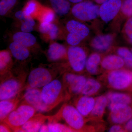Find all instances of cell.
Wrapping results in <instances>:
<instances>
[{"instance_id": "cell-35", "label": "cell", "mask_w": 132, "mask_h": 132, "mask_svg": "<svg viewBox=\"0 0 132 132\" xmlns=\"http://www.w3.org/2000/svg\"><path fill=\"white\" fill-rule=\"evenodd\" d=\"M59 27L56 24L52 23L51 28L46 35L48 39L53 40L56 39L59 35Z\"/></svg>"}, {"instance_id": "cell-44", "label": "cell", "mask_w": 132, "mask_h": 132, "mask_svg": "<svg viewBox=\"0 0 132 132\" xmlns=\"http://www.w3.org/2000/svg\"><path fill=\"white\" fill-rule=\"evenodd\" d=\"M131 42L132 43V39H131Z\"/></svg>"}, {"instance_id": "cell-34", "label": "cell", "mask_w": 132, "mask_h": 132, "mask_svg": "<svg viewBox=\"0 0 132 132\" xmlns=\"http://www.w3.org/2000/svg\"><path fill=\"white\" fill-rule=\"evenodd\" d=\"M121 9L125 15L132 16V0H124Z\"/></svg>"}, {"instance_id": "cell-9", "label": "cell", "mask_w": 132, "mask_h": 132, "mask_svg": "<svg viewBox=\"0 0 132 132\" xmlns=\"http://www.w3.org/2000/svg\"><path fill=\"white\" fill-rule=\"evenodd\" d=\"M66 28L69 34L67 41L71 46H77L89 34V28L85 24L75 20L68 22Z\"/></svg>"}, {"instance_id": "cell-43", "label": "cell", "mask_w": 132, "mask_h": 132, "mask_svg": "<svg viewBox=\"0 0 132 132\" xmlns=\"http://www.w3.org/2000/svg\"><path fill=\"white\" fill-rule=\"evenodd\" d=\"M70 3H75V4H76V3H79L81 2L84 1L85 0H68Z\"/></svg>"}, {"instance_id": "cell-21", "label": "cell", "mask_w": 132, "mask_h": 132, "mask_svg": "<svg viewBox=\"0 0 132 132\" xmlns=\"http://www.w3.org/2000/svg\"><path fill=\"white\" fill-rule=\"evenodd\" d=\"M125 62L119 55H109L102 60L101 65L102 68L108 71L120 69L124 67Z\"/></svg>"}, {"instance_id": "cell-6", "label": "cell", "mask_w": 132, "mask_h": 132, "mask_svg": "<svg viewBox=\"0 0 132 132\" xmlns=\"http://www.w3.org/2000/svg\"><path fill=\"white\" fill-rule=\"evenodd\" d=\"M57 72L44 67L34 69L29 74L24 91L29 88H40L54 79Z\"/></svg>"}, {"instance_id": "cell-28", "label": "cell", "mask_w": 132, "mask_h": 132, "mask_svg": "<svg viewBox=\"0 0 132 132\" xmlns=\"http://www.w3.org/2000/svg\"><path fill=\"white\" fill-rule=\"evenodd\" d=\"M47 125L49 132H75L68 125H63L58 122L48 123Z\"/></svg>"}, {"instance_id": "cell-3", "label": "cell", "mask_w": 132, "mask_h": 132, "mask_svg": "<svg viewBox=\"0 0 132 132\" xmlns=\"http://www.w3.org/2000/svg\"><path fill=\"white\" fill-rule=\"evenodd\" d=\"M100 79L107 87L113 90L132 92L131 72L125 69L109 71Z\"/></svg>"}, {"instance_id": "cell-18", "label": "cell", "mask_w": 132, "mask_h": 132, "mask_svg": "<svg viewBox=\"0 0 132 132\" xmlns=\"http://www.w3.org/2000/svg\"><path fill=\"white\" fill-rule=\"evenodd\" d=\"M132 92L119 93L110 92L106 95L108 100V106L109 110L115 104H123L132 106Z\"/></svg>"}, {"instance_id": "cell-11", "label": "cell", "mask_w": 132, "mask_h": 132, "mask_svg": "<svg viewBox=\"0 0 132 132\" xmlns=\"http://www.w3.org/2000/svg\"><path fill=\"white\" fill-rule=\"evenodd\" d=\"M110 111L108 119L112 124H125L132 117V106L127 104H115Z\"/></svg>"}, {"instance_id": "cell-42", "label": "cell", "mask_w": 132, "mask_h": 132, "mask_svg": "<svg viewBox=\"0 0 132 132\" xmlns=\"http://www.w3.org/2000/svg\"><path fill=\"white\" fill-rule=\"evenodd\" d=\"M109 0H94L95 1V2L99 4H102L106 2L107 1H108Z\"/></svg>"}, {"instance_id": "cell-31", "label": "cell", "mask_w": 132, "mask_h": 132, "mask_svg": "<svg viewBox=\"0 0 132 132\" xmlns=\"http://www.w3.org/2000/svg\"><path fill=\"white\" fill-rule=\"evenodd\" d=\"M40 4L35 0H31L27 3L22 10L27 16H31L40 7Z\"/></svg>"}, {"instance_id": "cell-19", "label": "cell", "mask_w": 132, "mask_h": 132, "mask_svg": "<svg viewBox=\"0 0 132 132\" xmlns=\"http://www.w3.org/2000/svg\"><path fill=\"white\" fill-rule=\"evenodd\" d=\"M21 94L18 96L8 100H3L0 102V121L1 122L6 118L10 113L19 105L22 100Z\"/></svg>"}, {"instance_id": "cell-13", "label": "cell", "mask_w": 132, "mask_h": 132, "mask_svg": "<svg viewBox=\"0 0 132 132\" xmlns=\"http://www.w3.org/2000/svg\"><path fill=\"white\" fill-rule=\"evenodd\" d=\"M122 3L121 0H109L102 4L99 10L102 20L107 22L113 19L121 9Z\"/></svg>"}, {"instance_id": "cell-4", "label": "cell", "mask_w": 132, "mask_h": 132, "mask_svg": "<svg viewBox=\"0 0 132 132\" xmlns=\"http://www.w3.org/2000/svg\"><path fill=\"white\" fill-rule=\"evenodd\" d=\"M41 96L50 111L62 102L68 100L63 83L57 79L42 88Z\"/></svg>"}, {"instance_id": "cell-2", "label": "cell", "mask_w": 132, "mask_h": 132, "mask_svg": "<svg viewBox=\"0 0 132 132\" xmlns=\"http://www.w3.org/2000/svg\"><path fill=\"white\" fill-rule=\"evenodd\" d=\"M27 75L24 71L14 74L11 71L1 76V101L13 98L21 94L24 91Z\"/></svg>"}, {"instance_id": "cell-40", "label": "cell", "mask_w": 132, "mask_h": 132, "mask_svg": "<svg viewBox=\"0 0 132 132\" xmlns=\"http://www.w3.org/2000/svg\"><path fill=\"white\" fill-rule=\"evenodd\" d=\"M124 127L126 132H132V117L125 123Z\"/></svg>"}, {"instance_id": "cell-39", "label": "cell", "mask_w": 132, "mask_h": 132, "mask_svg": "<svg viewBox=\"0 0 132 132\" xmlns=\"http://www.w3.org/2000/svg\"><path fill=\"white\" fill-rule=\"evenodd\" d=\"M13 130L9 126L4 122H1L0 132H8L13 131Z\"/></svg>"}, {"instance_id": "cell-20", "label": "cell", "mask_w": 132, "mask_h": 132, "mask_svg": "<svg viewBox=\"0 0 132 132\" xmlns=\"http://www.w3.org/2000/svg\"><path fill=\"white\" fill-rule=\"evenodd\" d=\"M12 39L13 42L23 45L30 50L37 43V40L35 36L31 33L22 31H19L14 34Z\"/></svg>"}, {"instance_id": "cell-17", "label": "cell", "mask_w": 132, "mask_h": 132, "mask_svg": "<svg viewBox=\"0 0 132 132\" xmlns=\"http://www.w3.org/2000/svg\"><path fill=\"white\" fill-rule=\"evenodd\" d=\"M48 118L49 116L42 113L36 114L22 126L18 132H39L40 128Z\"/></svg>"}, {"instance_id": "cell-32", "label": "cell", "mask_w": 132, "mask_h": 132, "mask_svg": "<svg viewBox=\"0 0 132 132\" xmlns=\"http://www.w3.org/2000/svg\"><path fill=\"white\" fill-rule=\"evenodd\" d=\"M42 13L40 16L41 22L53 23L55 18V13L51 9L45 8L42 9Z\"/></svg>"}, {"instance_id": "cell-25", "label": "cell", "mask_w": 132, "mask_h": 132, "mask_svg": "<svg viewBox=\"0 0 132 132\" xmlns=\"http://www.w3.org/2000/svg\"><path fill=\"white\" fill-rule=\"evenodd\" d=\"M52 9L56 14L63 16L67 14L71 9L68 0H48Z\"/></svg>"}, {"instance_id": "cell-14", "label": "cell", "mask_w": 132, "mask_h": 132, "mask_svg": "<svg viewBox=\"0 0 132 132\" xmlns=\"http://www.w3.org/2000/svg\"><path fill=\"white\" fill-rule=\"evenodd\" d=\"M95 98L91 96L81 94L76 97L73 101V105L85 118L87 119L94 107Z\"/></svg>"}, {"instance_id": "cell-5", "label": "cell", "mask_w": 132, "mask_h": 132, "mask_svg": "<svg viewBox=\"0 0 132 132\" xmlns=\"http://www.w3.org/2000/svg\"><path fill=\"white\" fill-rule=\"evenodd\" d=\"M36 112L35 109L31 105L21 101L2 122L8 125L13 131L18 132L22 126L35 115Z\"/></svg>"}, {"instance_id": "cell-33", "label": "cell", "mask_w": 132, "mask_h": 132, "mask_svg": "<svg viewBox=\"0 0 132 132\" xmlns=\"http://www.w3.org/2000/svg\"><path fill=\"white\" fill-rule=\"evenodd\" d=\"M15 16L20 22H26L29 23L34 27L35 25V22L32 16H28L24 14L23 11H18L15 13Z\"/></svg>"}, {"instance_id": "cell-37", "label": "cell", "mask_w": 132, "mask_h": 132, "mask_svg": "<svg viewBox=\"0 0 132 132\" xmlns=\"http://www.w3.org/2000/svg\"><path fill=\"white\" fill-rule=\"evenodd\" d=\"M127 35L130 39H132V17L128 20L125 28Z\"/></svg>"}, {"instance_id": "cell-29", "label": "cell", "mask_w": 132, "mask_h": 132, "mask_svg": "<svg viewBox=\"0 0 132 132\" xmlns=\"http://www.w3.org/2000/svg\"><path fill=\"white\" fill-rule=\"evenodd\" d=\"M117 53L121 57L127 66L132 68V53L128 48L120 47L117 50Z\"/></svg>"}, {"instance_id": "cell-30", "label": "cell", "mask_w": 132, "mask_h": 132, "mask_svg": "<svg viewBox=\"0 0 132 132\" xmlns=\"http://www.w3.org/2000/svg\"><path fill=\"white\" fill-rule=\"evenodd\" d=\"M17 0H1L0 15L4 16L7 14L16 4Z\"/></svg>"}, {"instance_id": "cell-10", "label": "cell", "mask_w": 132, "mask_h": 132, "mask_svg": "<svg viewBox=\"0 0 132 132\" xmlns=\"http://www.w3.org/2000/svg\"><path fill=\"white\" fill-rule=\"evenodd\" d=\"M67 60L70 67L75 73H81L86 67V54L81 47L71 46L67 50Z\"/></svg>"}, {"instance_id": "cell-41", "label": "cell", "mask_w": 132, "mask_h": 132, "mask_svg": "<svg viewBox=\"0 0 132 132\" xmlns=\"http://www.w3.org/2000/svg\"><path fill=\"white\" fill-rule=\"evenodd\" d=\"M39 132H48L47 125L43 124L40 128Z\"/></svg>"}, {"instance_id": "cell-12", "label": "cell", "mask_w": 132, "mask_h": 132, "mask_svg": "<svg viewBox=\"0 0 132 132\" xmlns=\"http://www.w3.org/2000/svg\"><path fill=\"white\" fill-rule=\"evenodd\" d=\"M21 101L31 105L38 112H44L50 111L45 104L41 96V89L39 88H29L26 90L22 95Z\"/></svg>"}, {"instance_id": "cell-22", "label": "cell", "mask_w": 132, "mask_h": 132, "mask_svg": "<svg viewBox=\"0 0 132 132\" xmlns=\"http://www.w3.org/2000/svg\"><path fill=\"white\" fill-rule=\"evenodd\" d=\"M9 49L12 56L17 60L24 61L30 56V50L17 43H11Z\"/></svg>"}, {"instance_id": "cell-45", "label": "cell", "mask_w": 132, "mask_h": 132, "mask_svg": "<svg viewBox=\"0 0 132 132\" xmlns=\"http://www.w3.org/2000/svg\"><path fill=\"white\" fill-rule=\"evenodd\" d=\"M131 74L132 78V71L131 72Z\"/></svg>"}, {"instance_id": "cell-8", "label": "cell", "mask_w": 132, "mask_h": 132, "mask_svg": "<svg viewBox=\"0 0 132 132\" xmlns=\"http://www.w3.org/2000/svg\"><path fill=\"white\" fill-rule=\"evenodd\" d=\"M100 7L89 1L76 3L72 8V14L76 19L82 21H88L97 18L99 15Z\"/></svg>"}, {"instance_id": "cell-15", "label": "cell", "mask_w": 132, "mask_h": 132, "mask_svg": "<svg viewBox=\"0 0 132 132\" xmlns=\"http://www.w3.org/2000/svg\"><path fill=\"white\" fill-rule=\"evenodd\" d=\"M108 104V100L106 95H100L95 98L94 107L87 118L88 121H101Z\"/></svg>"}, {"instance_id": "cell-38", "label": "cell", "mask_w": 132, "mask_h": 132, "mask_svg": "<svg viewBox=\"0 0 132 132\" xmlns=\"http://www.w3.org/2000/svg\"><path fill=\"white\" fill-rule=\"evenodd\" d=\"M109 132H126L125 128L121 125H113L111 127L109 130Z\"/></svg>"}, {"instance_id": "cell-27", "label": "cell", "mask_w": 132, "mask_h": 132, "mask_svg": "<svg viewBox=\"0 0 132 132\" xmlns=\"http://www.w3.org/2000/svg\"><path fill=\"white\" fill-rule=\"evenodd\" d=\"M101 61V57L98 54H92L87 60L86 70L90 75H97L98 73L99 65Z\"/></svg>"}, {"instance_id": "cell-1", "label": "cell", "mask_w": 132, "mask_h": 132, "mask_svg": "<svg viewBox=\"0 0 132 132\" xmlns=\"http://www.w3.org/2000/svg\"><path fill=\"white\" fill-rule=\"evenodd\" d=\"M63 120L68 126L75 132L94 131H95L93 127L89 126L86 125L88 121L78 111L73 105L64 104L57 113L52 116H49L48 123L58 122Z\"/></svg>"}, {"instance_id": "cell-23", "label": "cell", "mask_w": 132, "mask_h": 132, "mask_svg": "<svg viewBox=\"0 0 132 132\" xmlns=\"http://www.w3.org/2000/svg\"><path fill=\"white\" fill-rule=\"evenodd\" d=\"M113 39L112 36L110 35L98 36L93 39L92 46L97 51L105 52L111 46Z\"/></svg>"}, {"instance_id": "cell-24", "label": "cell", "mask_w": 132, "mask_h": 132, "mask_svg": "<svg viewBox=\"0 0 132 132\" xmlns=\"http://www.w3.org/2000/svg\"><path fill=\"white\" fill-rule=\"evenodd\" d=\"M12 55L10 51L4 50L0 53V73L1 76L12 71L13 66Z\"/></svg>"}, {"instance_id": "cell-16", "label": "cell", "mask_w": 132, "mask_h": 132, "mask_svg": "<svg viewBox=\"0 0 132 132\" xmlns=\"http://www.w3.org/2000/svg\"><path fill=\"white\" fill-rule=\"evenodd\" d=\"M47 56L49 61L53 62L67 59V50L64 45L53 42L48 47Z\"/></svg>"}, {"instance_id": "cell-36", "label": "cell", "mask_w": 132, "mask_h": 132, "mask_svg": "<svg viewBox=\"0 0 132 132\" xmlns=\"http://www.w3.org/2000/svg\"><path fill=\"white\" fill-rule=\"evenodd\" d=\"M34 27L26 22H21L20 30L22 32L30 33L34 30Z\"/></svg>"}, {"instance_id": "cell-26", "label": "cell", "mask_w": 132, "mask_h": 132, "mask_svg": "<svg viewBox=\"0 0 132 132\" xmlns=\"http://www.w3.org/2000/svg\"><path fill=\"white\" fill-rule=\"evenodd\" d=\"M102 88L101 83L98 80L94 78H88L81 94L87 96H93L100 92Z\"/></svg>"}, {"instance_id": "cell-7", "label": "cell", "mask_w": 132, "mask_h": 132, "mask_svg": "<svg viewBox=\"0 0 132 132\" xmlns=\"http://www.w3.org/2000/svg\"><path fill=\"white\" fill-rule=\"evenodd\" d=\"M87 79L85 76L81 74L71 72L64 74L62 82L68 100L73 96L81 94Z\"/></svg>"}]
</instances>
